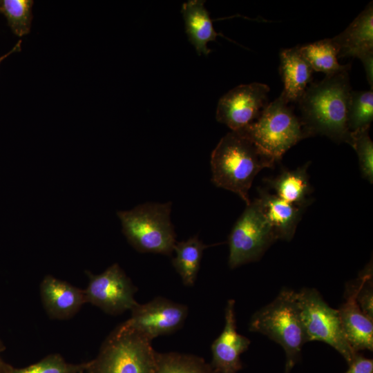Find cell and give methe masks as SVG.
I'll list each match as a JSON object with an SVG mask.
<instances>
[{"label":"cell","instance_id":"obj_1","mask_svg":"<svg viewBox=\"0 0 373 373\" xmlns=\"http://www.w3.org/2000/svg\"><path fill=\"white\" fill-rule=\"evenodd\" d=\"M348 71L311 83L297 102L307 137L325 135L337 143L348 144V111L352 91Z\"/></svg>","mask_w":373,"mask_h":373},{"label":"cell","instance_id":"obj_2","mask_svg":"<svg viewBox=\"0 0 373 373\" xmlns=\"http://www.w3.org/2000/svg\"><path fill=\"white\" fill-rule=\"evenodd\" d=\"M275 164L245 135L231 131L211 153V180L216 186L237 194L247 205L251 202L249 192L254 178Z\"/></svg>","mask_w":373,"mask_h":373},{"label":"cell","instance_id":"obj_3","mask_svg":"<svg viewBox=\"0 0 373 373\" xmlns=\"http://www.w3.org/2000/svg\"><path fill=\"white\" fill-rule=\"evenodd\" d=\"M249 329L279 344L285 352V367L290 370L300 359L303 346L308 342L296 292L289 289H283L274 300L252 315Z\"/></svg>","mask_w":373,"mask_h":373},{"label":"cell","instance_id":"obj_4","mask_svg":"<svg viewBox=\"0 0 373 373\" xmlns=\"http://www.w3.org/2000/svg\"><path fill=\"white\" fill-rule=\"evenodd\" d=\"M283 93L269 103L259 117L239 131L275 163L301 140L307 137L300 117Z\"/></svg>","mask_w":373,"mask_h":373},{"label":"cell","instance_id":"obj_5","mask_svg":"<svg viewBox=\"0 0 373 373\" xmlns=\"http://www.w3.org/2000/svg\"><path fill=\"white\" fill-rule=\"evenodd\" d=\"M171 202H149L117 216L129 243L142 253L170 256L176 243L171 221Z\"/></svg>","mask_w":373,"mask_h":373},{"label":"cell","instance_id":"obj_6","mask_svg":"<svg viewBox=\"0 0 373 373\" xmlns=\"http://www.w3.org/2000/svg\"><path fill=\"white\" fill-rule=\"evenodd\" d=\"M296 299L307 341L330 345L350 364L358 352L345 338L338 309L331 307L314 288H303L296 292Z\"/></svg>","mask_w":373,"mask_h":373},{"label":"cell","instance_id":"obj_7","mask_svg":"<svg viewBox=\"0 0 373 373\" xmlns=\"http://www.w3.org/2000/svg\"><path fill=\"white\" fill-rule=\"evenodd\" d=\"M156 355L151 341L123 325L107 342L99 373H154Z\"/></svg>","mask_w":373,"mask_h":373},{"label":"cell","instance_id":"obj_8","mask_svg":"<svg viewBox=\"0 0 373 373\" xmlns=\"http://www.w3.org/2000/svg\"><path fill=\"white\" fill-rule=\"evenodd\" d=\"M276 240L257 198L254 199L246 205L229 236V267L258 260Z\"/></svg>","mask_w":373,"mask_h":373},{"label":"cell","instance_id":"obj_9","mask_svg":"<svg viewBox=\"0 0 373 373\" xmlns=\"http://www.w3.org/2000/svg\"><path fill=\"white\" fill-rule=\"evenodd\" d=\"M269 88L254 82L236 86L219 100L216 119L231 131H239L253 123L267 106Z\"/></svg>","mask_w":373,"mask_h":373},{"label":"cell","instance_id":"obj_10","mask_svg":"<svg viewBox=\"0 0 373 373\" xmlns=\"http://www.w3.org/2000/svg\"><path fill=\"white\" fill-rule=\"evenodd\" d=\"M131 311V318L124 325L151 341L181 328L189 309L184 304L156 297L145 304H137Z\"/></svg>","mask_w":373,"mask_h":373},{"label":"cell","instance_id":"obj_11","mask_svg":"<svg viewBox=\"0 0 373 373\" xmlns=\"http://www.w3.org/2000/svg\"><path fill=\"white\" fill-rule=\"evenodd\" d=\"M135 290L122 269L114 264L103 273L91 276L84 294L88 301L106 312L119 314L137 305Z\"/></svg>","mask_w":373,"mask_h":373},{"label":"cell","instance_id":"obj_12","mask_svg":"<svg viewBox=\"0 0 373 373\" xmlns=\"http://www.w3.org/2000/svg\"><path fill=\"white\" fill-rule=\"evenodd\" d=\"M224 326L211 345V365L218 373H237L242 368L240 355L247 351L250 340L237 332L235 301H227L224 311Z\"/></svg>","mask_w":373,"mask_h":373},{"label":"cell","instance_id":"obj_13","mask_svg":"<svg viewBox=\"0 0 373 373\" xmlns=\"http://www.w3.org/2000/svg\"><path fill=\"white\" fill-rule=\"evenodd\" d=\"M338 314L345 338L355 352L373 350V321L361 309L356 300L354 280L347 283L345 302Z\"/></svg>","mask_w":373,"mask_h":373},{"label":"cell","instance_id":"obj_14","mask_svg":"<svg viewBox=\"0 0 373 373\" xmlns=\"http://www.w3.org/2000/svg\"><path fill=\"white\" fill-rule=\"evenodd\" d=\"M257 200L276 240L290 241L295 234L303 208L289 203L273 193L259 189Z\"/></svg>","mask_w":373,"mask_h":373},{"label":"cell","instance_id":"obj_15","mask_svg":"<svg viewBox=\"0 0 373 373\" xmlns=\"http://www.w3.org/2000/svg\"><path fill=\"white\" fill-rule=\"evenodd\" d=\"M338 48V58L360 59L373 52V6L370 2L339 35L332 38Z\"/></svg>","mask_w":373,"mask_h":373},{"label":"cell","instance_id":"obj_16","mask_svg":"<svg viewBox=\"0 0 373 373\" xmlns=\"http://www.w3.org/2000/svg\"><path fill=\"white\" fill-rule=\"evenodd\" d=\"M280 71L284 89L289 102H297L311 84L313 70L302 55L299 46L284 49L280 52Z\"/></svg>","mask_w":373,"mask_h":373},{"label":"cell","instance_id":"obj_17","mask_svg":"<svg viewBox=\"0 0 373 373\" xmlns=\"http://www.w3.org/2000/svg\"><path fill=\"white\" fill-rule=\"evenodd\" d=\"M204 1L189 0L182 6L186 33L198 55H207L211 50L207 44L215 41L219 35L216 32Z\"/></svg>","mask_w":373,"mask_h":373},{"label":"cell","instance_id":"obj_18","mask_svg":"<svg viewBox=\"0 0 373 373\" xmlns=\"http://www.w3.org/2000/svg\"><path fill=\"white\" fill-rule=\"evenodd\" d=\"M309 162L300 167L283 170L276 178L265 180L274 194L283 200L305 208L309 204L312 186L307 173Z\"/></svg>","mask_w":373,"mask_h":373},{"label":"cell","instance_id":"obj_19","mask_svg":"<svg viewBox=\"0 0 373 373\" xmlns=\"http://www.w3.org/2000/svg\"><path fill=\"white\" fill-rule=\"evenodd\" d=\"M41 296L48 310L59 317L75 313L86 300L81 290L51 276L43 280Z\"/></svg>","mask_w":373,"mask_h":373},{"label":"cell","instance_id":"obj_20","mask_svg":"<svg viewBox=\"0 0 373 373\" xmlns=\"http://www.w3.org/2000/svg\"><path fill=\"white\" fill-rule=\"evenodd\" d=\"M210 245H204L195 236L186 240L176 242L173 251L175 256L172 265L185 286H193L200 269L203 251Z\"/></svg>","mask_w":373,"mask_h":373},{"label":"cell","instance_id":"obj_21","mask_svg":"<svg viewBox=\"0 0 373 373\" xmlns=\"http://www.w3.org/2000/svg\"><path fill=\"white\" fill-rule=\"evenodd\" d=\"M303 57L313 70L324 73L326 76L350 70V64L341 65L338 61V48L332 39H325L299 46Z\"/></svg>","mask_w":373,"mask_h":373},{"label":"cell","instance_id":"obj_22","mask_svg":"<svg viewBox=\"0 0 373 373\" xmlns=\"http://www.w3.org/2000/svg\"><path fill=\"white\" fill-rule=\"evenodd\" d=\"M154 373H218L199 356L178 352L157 353Z\"/></svg>","mask_w":373,"mask_h":373},{"label":"cell","instance_id":"obj_23","mask_svg":"<svg viewBox=\"0 0 373 373\" xmlns=\"http://www.w3.org/2000/svg\"><path fill=\"white\" fill-rule=\"evenodd\" d=\"M33 4L32 0H0V12L6 17L8 25L17 36L30 32Z\"/></svg>","mask_w":373,"mask_h":373},{"label":"cell","instance_id":"obj_24","mask_svg":"<svg viewBox=\"0 0 373 373\" xmlns=\"http://www.w3.org/2000/svg\"><path fill=\"white\" fill-rule=\"evenodd\" d=\"M373 120V91H352L348 111L350 131L370 127Z\"/></svg>","mask_w":373,"mask_h":373},{"label":"cell","instance_id":"obj_25","mask_svg":"<svg viewBox=\"0 0 373 373\" xmlns=\"http://www.w3.org/2000/svg\"><path fill=\"white\" fill-rule=\"evenodd\" d=\"M370 127L351 131L348 144L356 151L362 176L373 182V142L369 135Z\"/></svg>","mask_w":373,"mask_h":373},{"label":"cell","instance_id":"obj_26","mask_svg":"<svg viewBox=\"0 0 373 373\" xmlns=\"http://www.w3.org/2000/svg\"><path fill=\"white\" fill-rule=\"evenodd\" d=\"M356 300L363 312L373 321V282L372 262L361 271L354 280Z\"/></svg>","mask_w":373,"mask_h":373},{"label":"cell","instance_id":"obj_27","mask_svg":"<svg viewBox=\"0 0 373 373\" xmlns=\"http://www.w3.org/2000/svg\"><path fill=\"white\" fill-rule=\"evenodd\" d=\"M66 365L58 358L52 357L27 367L12 370L10 373H66Z\"/></svg>","mask_w":373,"mask_h":373},{"label":"cell","instance_id":"obj_28","mask_svg":"<svg viewBox=\"0 0 373 373\" xmlns=\"http://www.w3.org/2000/svg\"><path fill=\"white\" fill-rule=\"evenodd\" d=\"M348 365L349 368L345 373H373V360L363 356L358 352Z\"/></svg>","mask_w":373,"mask_h":373},{"label":"cell","instance_id":"obj_29","mask_svg":"<svg viewBox=\"0 0 373 373\" xmlns=\"http://www.w3.org/2000/svg\"><path fill=\"white\" fill-rule=\"evenodd\" d=\"M359 59L362 61L365 74L366 77L367 79V82L371 86V89H372L373 86V52H370L363 57H361Z\"/></svg>","mask_w":373,"mask_h":373},{"label":"cell","instance_id":"obj_30","mask_svg":"<svg viewBox=\"0 0 373 373\" xmlns=\"http://www.w3.org/2000/svg\"><path fill=\"white\" fill-rule=\"evenodd\" d=\"M21 40L20 39L19 41H18V42L15 44V46L13 47V48L10 51H9L8 53H6V55L0 57V63L12 52H19L21 51Z\"/></svg>","mask_w":373,"mask_h":373},{"label":"cell","instance_id":"obj_31","mask_svg":"<svg viewBox=\"0 0 373 373\" xmlns=\"http://www.w3.org/2000/svg\"><path fill=\"white\" fill-rule=\"evenodd\" d=\"M290 370L287 369V368H285V373H289L290 372Z\"/></svg>","mask_w":373,"mask_h":373}]
</instances>
